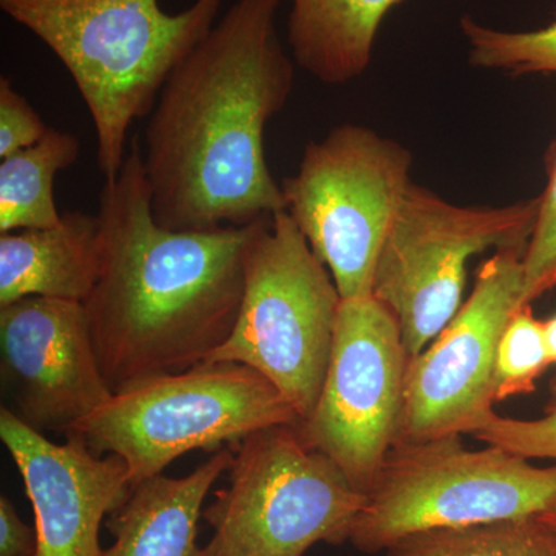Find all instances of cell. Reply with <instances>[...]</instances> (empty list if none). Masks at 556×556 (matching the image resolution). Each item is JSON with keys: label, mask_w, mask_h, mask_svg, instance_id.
<instances>
[{"label": "cell", "mask_w": 556, "mask_h": 556, "mask_svg": "<svg viewBox=\"0 0 556 556\" xmlns=\"http://www.w3.org/2000/svg\"><path fill=\"white\" fill-rule=\"evenodd\" d=\"M342 303L334 278L287 211L263 219L249 244L243 302L230 338L207 362L255 369L313 413L331 357Z\"/></svg>", "instance_id": "cell-7"}, {"label": "cell", "mask_w": 556, "mask_h": 556, "mask_svg": "<svg viewBox=\"0 0 556 556\" xmlns=\"http://www.w3.org/2000/svg\"><path fill=\"white\" fill-rule=\"evenodd\" d=\"M540 199L457 206L412 181L380 251L372 298L393 311L415 357L463 306L467 263L486 249H527Z\"/></svg>", "instance_id": "cell-9"}, {"label": "cell", "mask_w": 556, "mask_h": 556, "mask_svg": "<svg viewBox=\"0 0 556 556\" xmlns=\"http://www.w3.org/2000/svg\"><path fill=\"white\" fill-rule=\"evenodd\" d=\"M473 438L526 459H554L556 463V376L548 386L543 415L536 419H514L492 415Z\"/></svg>", "instance_id": "cell-22"}, {"label": "cell", "mask_w": 556, "mask_h": 556, "mask_svg": "<svg viewBox=\"0 0 556 556\" xmlns=\"http://www.w3.org/2000/svg\"><path fill=\"white\" fill-rule=\"evenodd\" d=\"M0 556H39L38 533L17 514L9 497H0Z\"/></svg>", "instance_id": "cell-24"}, {"label": "cell", "mask_w": 556, "mask_h": 556, "mask_svg": "<svg viewBox=\"0 0 556 556\" xmlns=\"http://www.w3.org/2000/svg\"><path fill=\"white\" fill-rule=\"evenodd\" d=\"M408 358L393 311L372 295L342 299L316 407L295 427L364 495L396 439Z\"/></svg>", "instance_id": "cell-10"}, {"label": "cell", "mask_w": 556, "mask_h": 556, "mask_svg": "<svg viewBox=\"0 0 556 556\" xmlns=\"http://www.w3.org/2000/svg\"><path fill=\"white\" fill-rule=\"evenodd\" d=\"M223 2L193 0L175 14L160 0H0V9L68 70L93 121L98 167L112 179L126 160L131 124L152 113Z\"/></svg>", "instance_id": "cell-3"}, {"label": "cell", "mask_w": 556, "mask_h": 556, "mask_svg": "<svg viewBox=\"0 0 556 556\" xmlns=\"http://www.w3.org/2000/svg\"><path fill=\"white\" fill-rule=\"evenodd\" d=\"M98 215L70 211L50 228L0 233V306L25 298L86 302L101 269Z\"/></svg>", "instance_id": "cell-14"}, {"label": "cell", "mask_w": 556, "mask_h": 556, "mask_svg": "<svg viewBox=\"0 0 556 556\" xmlns=\"http://www.w3.org/2000/svg\"><path fill=\"white\" fill-rule=\"evenodd\" d=\"M548 358L543 320H538L532 305L519 306L508 320L496 350V402L532 394L536 380L547 371Z\"/></svg>", "instance_id": "cell-20"}, {"label": "cell", "mask_w": 556, "mask_h": 556, "mask_svg": "<svg viewBox=\"0 0 556 556\" xmlns=\"http://www.w3.org/2000/svg\"><path fill=\"white\" fill-rule=\"evenodd\" d=\"M280 3L236 0L164 84L142 153L163 228L248 226L287 211L265 152L295 80L277 35Z\"/></svg>", "instance_id": "cell-1"}, {"label": "cell", "mask_w": 556, "mask_h": 556, "mask_svg": "<svg viewBox=\"0 0 556 556\" xmlns=\"http://www.w3.org/2000/svg\"><path fill=\"white\" fill-rule=\"evenodd\" d=\"M79 152L75 135L49 129L31 148L0 160V233L60 222L54 179L78 161Z\"/></svg>", "instance_id": "cell-17"}, {"label": "cell", "mask_w": 556, "mask_h": 556, "mask_svg": "<svg viewBox=\"0 0 556 556\" xmlns=\"http://www.w3.org/2000/svg\"><path fill=\"white\" fill-rule=\"evenodd\" d=\"M556 506V463L533 466L495 445L464 447L460 437L394 445L387 453L350 543L386 552L415 533L541 515Z\"/></svg>", "instance_id": "cell-5"}, {"label": "cell", "mask_w": 556, "mask_h": 556, "mask_svg": "<svg viewBox=\"0 0 556 556\" xmlns=\"http://www.w3.org/2000/svg\"><path fill=\"white\" fill-rule=\"evenodd\" d=\"M525 254L507 249L485 260L456 316L408 358L394 445L473 437L495 415L496 350L522 306Z\"/></svg>", "instance_id": "cell-11"}, {"label": "cell", "mask_w": 556, "mask_h": 556, "mask_svg": "<svg viewBox=\"0 0 556 556\" xmlns=\"http://www.w3.org/2000/svg\"><path fill=\"white\" fill-rule=\"evenodd\" d=\"M405 0H291L287 30L295 64L328 86L361 78L380 25Z\"/></svg>", "instance_id": "cell-16"}, {"label": "cell", "mask_w": 556, "mask_h": 556, "mask_svg": "<svg viewBox=\"0 0 556 556\" xmlns=\"http://www.w3.org/2000/svg\"><path fill=\"white\" fill-rule=\"evenodd\" d=\"M46 126L30 102L14 89L7 76L0 78V160L31 148L42 139Z\"/></svg>", "instance_id": "cell-23"}, {"label": "cell", "mask_w": 556, "mask_h": 556, "mask_svg": "<svg viewBox=\"0 0 556 556\" xmlns=\"http://www.w3.org/2000/svg\"><path fill=\"white\" fill-rule=\"evenodd\" d=\"M543 328L548 358H551L552 365H556V313L547 320H543Z\"/></svg>", "instance_id": "cell-25"}, {"label": "cell", "mask_w": 556, "mask_h": 556, "mask_svg": "<svg viewBox=\"0 0 556 556\" xmlns=\"http://www.w3.org/2000/svg\"><path fill=\"white\" fill-rule=\"evenodd\" d=\"M412 152L346 123L303 150L281 181L287 212L334 278L342 299L371 295L376 265L408 186Z\"/></svg>", "instance_id": "cell-8"}, {"label": "cell", "mask_w": 556, "mask_h": 556, "mask_svg": "<svg viewBox=\"0 0 556 556\" xmlns=\"http://www.w3.org/2000/svg\"><path fill=\"white\" fill-rule=\"evenodd\" d=\"M0 379L7 405L43 434H65L113 396L102 375L86 306L25 298L0 306Z\"/></svg>", "instance_id": "cell-12"}, {"label": "cell", "mask_w": 556, "mask_h": 556, "mask_svg": "<svg viewBox=\"0 0 556 556\" xmlns=\"http://www.w3.org/2000/svg\"><path fill=\"white\" fill-rule=\"evenodd\" d=\"M383 556H556V527L541 515L415 533Z\"/></svg>", "instance_id": "cell-18"}, {"label": "cell", "mask_w": 556, "mask_h": 556, "mask_svg": "<svg viewBox=\"0 0 556 556\" xmlns=\"http://www.w3.org/2000/svg\"><path fill=\"white\" fill-rule=\"evenodd\" d=\"M299 422L291 402L255 369L203 362L113 394L65 434L94 455L119 456L134 485L193 450L218 452L262 428Z\"/></svg>", "instance_id": "cell-4"}, {"label": "cell", "mask_w": 556, "mask_h": 556, "mask_svg": "<svg viewBox=\"0 0 556 556\" xmlns=\"http://www.w3.org/2000/svg\"><path fill=\"white\" fill-rule=\"evenodd\" d=\"M232 457L229 445L188 477L156 475L131 485L126 501L105 519L113 544L102 556H201L197 536L204 500Z\"/></svg>", "instance_id": "cell-15"}, {"label": "cell", "mask_w": 556, "mask_h": 556, "mask_svg": "<svg viewBox=\"0 0 556 556\" xmlns=\"http://www.w3.org/2000/svg\"><path fill=\"white\" fill-rule=\"evenodd\" d=\"M64 444L0 409V439L16 463L38 533L39 556H102L101 526L131 489L127 464L94 455L76 434Z\"/></svg>", "instance_id": "cell-13"}, {"label": "cell", "mask_w": 556, "mask_h": 556, "mask_svg": "<svg viewBox=\"0 0 556 556\" xmlns=\"http://www.w3.org/2000/svg\"><path fill=\"white\" fill-rule=\"evenodd\" d=\"M230 447L228 485L203 511L214 535L201 556H303L350 541L367 495L298 427L262 428Z\"/></svg>", "instance_id": "cell-6"}, {"label": "cell", "mask_w": 556, "mask_h": 556, "mask_svg": "<svg viewBox=\"0 0 556 556\" xmlns=\"http://www.w3.org/2000/svg\"><path fill=\"white\" fill-rule=\"evenodd\" d=\"M547 186L541 193L535 228L525 254L522 306L556 289V139L546 156Z\"/></svg>", "instance_id": "cell-21"}, {"label": "cell", "mask_w": 556, "mask_h": 556, "mask_svg": "<svg viewBox=\"0 0 556 556\" xmlns=\"http://www.w3.org/2000/svg\"><path fill=\"white\" fill-rule=\"evenodd\" d=\"M541 517L546 519L548 525L556 527V506L548 508L547 511H544V514H541Z\"/></svg>", "instance_id": "cell-26"}, {"label": "cell", "mask_w": 556, "mask_h": 556, "mask_svg": "<svg viewBox=\"0 0 556 556\" xmlns=\"http://www.w3.org/2000/svg\"><path fill=\"white\" fill-rule=\"evenodd\" d=\"M98 217L101 269L84 306L112 393L207 362L236 327L249 244L263 219L163 228L152 215L137 137L119 174L102 186Z\"/></svg>", "instance_id": "cell-2"}, {"label": "cell", "mask_w": 556, "mask_h": 556, "mask_svg": "<svg viewBox=\"0 0 556 556\" xmlns=\"http://www.w3.org/2000/svg\"><path fill=\"white\" fill-rule=\"evenodd\" d=\"M460 30L470 47L468 61L475 67L511 76L556 75V20L541 30L501 31L464 16Z\"/></svg>", "instance_id": "cell-19"}]
</instances>
